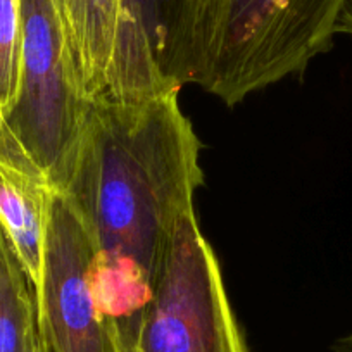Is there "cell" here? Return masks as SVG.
Instances as JSON below:
<instances>
[{
  "mask_svg": "<svg viewBox=\"0 0 352 352\" xmlns=\"http://www.w3.org/2000/svg\"><path fill=\"white\" fill-rule=\"evenodd\" d=\"M202 184L201 140L178 92L90 99L59 192L90 242V282L116 331L152 299Z\"/></svg>",
  "mask_w": 352,
  "mask_h": 352,
  "instance_id": "obj_1",
  "label": "cell"
},
{
  "mask_svg": "<svg viewBox=\"0 0 352 352\" xmlns=\"http://www.w3.org/2000/svg\"><path fill=\"white\" fill-rule=\"evenodd\" d=\"M344 0H188L194 83L228 106L330 49Z\"/></svg>",
  "mask_w": 352,
  "mask_h": 352,
  "instance_id": "obj_2",
  "label": "cell"
},
{
  "mask_svg": "<svg viewBox=\"0 0 352 352\" xmlns=\"http://www.w3.org/2000/svg\"><path fill=\"white\" fill-rule=\"evenodd\" d=\"M19 87L6 126L52 187L60 190L90 99L56 0H19Z\"/></svg>",
  "mask_w": 352,
  "mask_h": 352,
  "instance_id": "obj_3",
  "label": "cell"
},
{
  "mask_svg": "<svg viewBox=\"0 0 352 352\" xmlns=\"http://www.w3.org/2000/svg\"><path fill=\"white\" fill-rule=\"evenodd\" d=\"M118 338L121 352H249L195 211L178 225L152 299Z\"/></svg>",
  "mask_w": 352,
  "mask_h": 352,
  "instance_id": "obj_4",
  "label": "cell"
},
{
  "mask_svg": "<svg viewBox=\"0 0 352 352\" xmlns=\"http://www.w3.org/2000/svg\"><path fill=\"white\" fill-rule=\"evenodd\" d=\"M92 249L63 192L54 188L42 276L35 287L38 331L49 352H121L116 328L90 282Z\"/></svg>",
  "mask_w": 352,
  "mask_h": 352,
  "instance_id": "obj_5",
  "label": "cell"
},
{
  "mask_svg": "<svg viewBox=\"0 0 352 352\" xmlns=\"http://www.w3.org/2000/svg\"><path fill=\"white\" fill-rule=\"evenodd\" d=\"M194 78L188 0H121L111 96L180 92Z\"/></svg>",
  "mask_w": 352,
  "mask_h": 352,
  "instance_id": "obj_6",
  "label": "cell"
},
{
  "mask_svg": "<svg viewBox=\"0 0 352 352\" xmlns=\"http://www.w3.org/2000/svg\"><path fill=\"white\" fill-rule=\"evenodd\" d=\"M54 187L33 162L0 154V225L33 290L42 276Z\"/></svg>",
  "mask_w": 352,
  "mask_h": 352,
  "instance_id": "obj_7",
  "label": "cell"
},
{
  "mask_svg": "<svg viewBox=\"0 0 352 352\" xmlns=\"http://www.w3.org/2000/svg\"><path fill=\"white\" fill-rule=\"evenodd\" d=\"M121 0H56L88 99L111 96Z\"/></svg>",
  "mask_w": 352,
  "mask_h": 352,
  "instance_id": "obj_8",
  "label": "cell"
},
{
  "mask_svg": "<svg viewBox=\"0 0 352 352\" xmlns=\"http://www.w3.org/2000/svg\"><path fill=\"white\" fill-rule=\"evenodd\" d=\"M35 290L0 225V352H35Z\"/></svg>",
  "mask_w": 352,
  "mask_h": 352,
  "instance_id": "obj_9",
  "label": "cell"
},
{
  "mask_svg": "<svg viewBox=\"0 0 352 352\" xmlns=\"http://www.w3.org/2000/svg\"><path fill=\"white\" fill-rule=\"evenodd\" d=\"M21 64L19 0H0V113L8 116L16 102Z\"/></svg>",
  "mask_w": 352,
  "mask_h": 352,
  "instance_id": "obj_10",
  "label": "cell"
},
{
  "mask_svg": "<svg viewBox=\"0 0 352 352\" xmlns=\"http://www.w3.org/2000/svg\"><path fill=\"white\" fill-rule=\"evenodd\" d=\"M0 154H4V155H8V157H12V159H18V161L33 162L32 159L28 157V154L23 151L21 145L16 142V138L12 137L11 131L8 130L2 113H0ZM33 164H35V162H33ZM36 168H38V166H36Z\"/></svg>",
  "mask_w": 352,
  "mask_h": 352,
  "instance_id": "obj_11",
  "label": "cell"
},
{
  "mask_svg": "<svg viewBox=\"0 0 352 352\" xmlns=\"http://www.w3.org/2000/svg\"><path fill=\"white\" fill-rule=\"evenodd\" d=\"M337 33L352 36V0H344L337 21Z\"/></svg>",
  "mask_w": 352,
  "mask_h": 352,
  "instance_id": "obj_12",
  "label": "cell"
},
{
  "mask_svg": "<svg viewBox=\"0 0 352 352\" xmlns=\"http://www.w3.org/2000/svg\"><path fill=\"white\" fill-rule=\"evenodd\" d=\"M35 352H49V349H47V345L43 344L42 337H40V331H38V344H36Z\"/></svg>",
  "mask_w": 352,
  "mask_h": 352,
  "instance_id": "obj_13",
  "label": "cell"
}]
</instances>
